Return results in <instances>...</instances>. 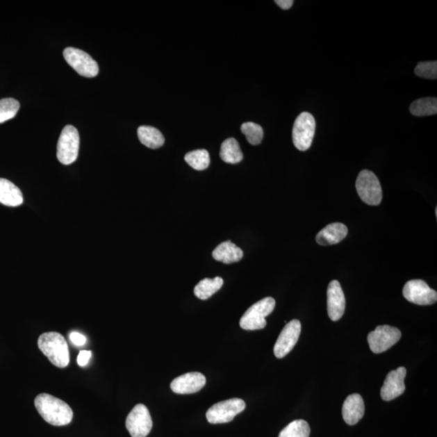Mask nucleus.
<instances>
[{
    "mask_svg": "<svg viewBox=\"0 0 437 437\" xmlns=\"http://www.w3.org/2000/svg\"><path fill=\"white\" fill-rule=\"evenodd\" d=\"M39 349L52 364L65 368L70 362V353L65 338L58 332H47L39 336Z\"/></svg>",
    "mask_w": 437,
    "mask_h": 437,
    "instance_id": "nucleus-2",
    "label": "nucleus"
},
{
    "mask_svg": "<svg viewBox=\"0 0 437 437\" xmlns=\"http://www.w3.org/2000/svg\"><path fill=\"white\" fill-rule=\"evenodd\" d=\"M185 160L191 168L198 171H203L208 168L210 156L207 150H195L188 152L185 156Z\"/></svg>",
    "mask_w": 437,
    "mask_h": 437,
    "instance_id": "nucleus-24",
    "label": "nucleus"
},
{
    "mask_svg": "<svg viewBox=\"0 0 437 437\" xmlns=\"http://www.w3.org/2000/svg\"><path fill=\"white\" fill-rule=\"evenodd\" d=\"M417 76L436 80L437 78V62H420L415 68Z\"/></svg>",
    "mask_w": 437,
    "mask_h": 437,
    "instance_id": "nucleus-28",
    "label": "nucleus"
},
{
    "mask_svg": "<svg viewBox=\"0 0 437 437\" xmlns=\"http://www.w3.org/2000/svg\"><path fill=\"white\" fill-rule=\"evenodd\" d=\"M346 299L340 282L333 281L327 289V311L331 320H340L345 312Z\"/></svg>",
    "mask_w": 437,
    "mask_h": 437,
    "instance_id": "nucleus-15",
    "label": "nucleus"
},
{
    "mask_svg": "<svg viewBox=\"0 0 437 437\" xmlns=\"http://www.w3.org/2000/svg\"><path fill=\"white\" fill-rule=\"evenodd\" d=\"M276 307V301L272 297H266L253 304L247 309L240 320V327L245 331L262 330L266 327V317Z\"/></svg>",
    "mask_w": 437,
    "mask_h": 437,
    "instance_id": "nucleus-3",
    "label": "nucleus"
},
{
    "mask_svg": "<svg viewBox=\"0 0 437 437\" xmlns=\"http://www.w3.org/2000/svg\"><path fill=\"white\" fill-rule=\"evenodd\" d=\"M245 401L240 399L220 402L210 407L206 416L210 424L229 423L245 409Z\"/></svg>",
    "mask_w": 437,
    "mask_h": 437,
    "instance_id": "nucleus-7",
    "label": "nucleus"
},
{
    "mask_svg": "<svg viewBox=\"0 0 437 437\" xmlns=\"http://www.w3.org/2000/svg\"><path fill=\"white\" fill-rule=\"evenodd\" d=\"M65 60L81 76L92 78L97 76L99 66L93 58L80 49L67 47L63 51Z\"/></svg>",
    "mask_w": 437,
    "mask_h": 437,
    "instance_id": "nucleus-9",
    "label": "nucleus"
},
{
    "mask_svg": "<svg viewBox=\"0 0 437 437\" xmlns=\"http://www.w3.org/2000/svg\"><path fill=\"white\" fill-rule=\"evenodd\" d=\"M206 377L202 373L192 372L185 373L171 382L170 388L176 394H195L202 390L206 385Z\"/></svg>",
    "mask_w": 437,
    "mask_h": 437,
    "instance_id": "nucleus-14",
    "label": "nucleus"
},
{
    "mask_svg": "<svg viewBox=\"0 0 437 437\" xmlns=\"http://www.w3.org/2000/svg\"><path fill=\"white\" fill-rule=\"evenodd\" d=\"M138 137L142 144L151 149H157L165 144V137L155 127L141 126L138 129Z\"/></svg>",
    "mask_w": 437,
    "mask_h": 437,
    "instance_id": "nucleus-20",
    "label": "nucleus"
},
{
    "mask_svg": "<svg viewBox=\"0 0 437 437\" xmlns=\"http://www.w3.org/2000/svg\"><path fill=\"white\" fill-rule=\"evenodd\" d=\"M401 337L402 333L399 329L383 325L368 333V342L371 351L375 354H380L395 345Z\"/></svg>",
    "mask_w": 437,
    "mask_h": 437,
    "instance_id": "nucleus-8",
    "label": "nucleus"
},
{
    "mask_svg": "<svg viewBox=\"0 0 437 437\" xmlns=\"http://www.w3.org/2000/svg\"><path fill=\"white\" fill-rule=\"evenodd\" d=\"M243 255L242 249L231 240L220 244L213 252L214 259L225 264L238 263L242 260Z\"/></svg>",
    "mask_w": 437,
    "mask_h": 437,
    "instance_id": "nucleus-18",
    "label": "nucleus"
},
{
    "mask_svg": "<svg viewBox=\"0 0 437 437\" xmlns=\"http://www.w3.org/2000/svg\"><path fill=\"white\" fill-rule=\"evenodd\" d=\"M220 156L228 164H238L243 160L242 151L240 149L238 142L234 138H229L223 142L220 147Z\"/></svg>",
    "mask_w": 437,
    "mask_h": 437,
    "instance_id": "nucleus-21",
    "label": "nucleus"
},
{
    "mask_svg": "<svg viewBox=\"0 0 437 437\" xmlns=\"http://www.w3.org/2000/svg\"><path fill=\"white\" fill-rule=\"evenodd\" d=\"M410 112L417 117L435 115L437 113V99L436 97H425L416 100L411 105Z\"/></svg>",
    "mask_w": 437,
    "mask_h": 437,
    "instance_id": "nucleus-23",
    "label": "nucleus"
},
{
    "mask_svg": "<svg viewBox=\"0 0 437 437\" xmlns=\"http://www.w3.org/2000/svg\"><path fill=\"white\" fill-rule=\"evenodd\" d=\"M406 370L399 367L396 370L388 373L384 384L381 389V397L384 401H391L401 396L406 390L405 377Z\"/></svg>",
    "mask_w": 437,
    "mask_h": 437,
    "instance_id": "nucleus-13",
    "label": "nucleus"
},
{
    "mask_svg": "<svg viewBox=\"0 0 437 437\" xmlns=\"http://www.w3.org/2000/svg\"><path fill=\"white\" fill-rule=\"evenodd\" d=\"M365 402L359 394L348 396L343 405V418L348 425H355L365 415Z\"/></svg>",
    "mask_w": 437,
    "mask_h": 437,
    "instance_id": "nucleus-16",
    "label": "nucleus"
},
{
    "mask_svg": "<svg viewBox=\"0 0 437 437\" xmlns=\"http://www.w3.org/2000/svg\"><path fill=\"white\" fill-rule=\"evenodd\" d=\"M92 356V352L90 351H81L79 353V356L77 357V363L80 366H85L88 365V361H90Z\"/></svg>",
    "mask_w": 437,
    "mask_h": 437,
    "instance_id": "nucleus-30",
    "label": "nucleus"
},
{
    "mask_svg": "<svg viewBox=\"0 0 437 437\" xmlns=\"http://www.w3.org/2000/svg\"><path fill=\"white\" fill-rule=\"evenodd\" d=\"M347 227L341 223L328 224L316 236V242L320 245H332L340 243L347 237Z\"/></svg>",
    "mask_w": 437,
    "mask_h": 437,
    "instance_id": "nucleus-17",
    "label": "nucleus"
},
{
    "mask_svg": "<svg viewBox=\"0 0 437 437\" xmlns=\"http://www.w3.org/2000/svg\"><path fill=\"white\" fill-rule=\"evenodd\" d=\"M224 281L222 278H206L201 281L194 289L196 297L200 299H208L222 288Z\"/></svg>",
    "mask_w": 437,
    "mask_h": 437,
    "instance_id": "nucleus-22",
    "label": "nucleus"
},
{
    "mask_svg": "<svg viewBox=\"0 0 437 437\" xmlns=\"http://www.w3.org/2000/svg\"><path fill=\"white\" fill-rule=\"evenodd\" d=\"M126 428L131 437H146L152 429L150 412L144 404L136 405L126 420Z\"/></svg>",
    "mask_w": 437,
    "mask_h": 437,
    "instance_id": "nucleus-10",
    "label": "nucleus"
},
{
    "mask_svg": "<svg viewBox=\"0 0 437 437\" xmlns=\"http://www.w3.org/2000/svg\"><path fill=\"white\" fill-rule=\"evenodd\" d=\"M293 3V0H277L276 1L278 6L283 10L291 8Z\"/></svg>",
    "mask_w": 437,
    "mask_h": 437,
    "instance_id": "nucleus-31",
    "label": "nucleus"
},
{
    "mask_svg": "<svg viewBox=\"0 0 437 437\" xmlns=\"http://www.w3.org/2000/svg\"><path fill=\"white\" fill-rule=\"evenodd\" d=\"M80 149V135L75 126L67 125L61 132L57 145V157L63 165L74 163Z\"/></svg>",
    "mask_w": 437,
    "mask_h": 437,
    "instance_id": "nucleus-4",
    "label": "nucleus"
},
{
    "mask_svg": "<svg viewBox=\"0 0 437 437\" xmlns=\"http://www.w3.org/2000/svg\"><path fill=\"white\" fill-rule=\"evenodd\" d=\"M302 332V324L297 319L287 323L279 335L274 347V354L279 359L286 357L299 340Z\"/></svg>",
    "mask_w": 437,
    "mask_h": 437,
    "instance_id": "nucleus-12",
    "label": "nucleus"
},
{
    "mask_svg": "<svg viewBox=\"0 0 437 437\" xmlns=\"http://www.w3.org/2000/svg\"><path fill=\"white\" fill-rule=\"evenodd\" d=\"M19 109V103L13 98L0 100V124L13 119Z\"/></svg>",
    "mask_w": 437,
    "mask_h": 437,
    "instance_id": "nucleus-27",
    "label": "nucleus"
},
{
    "mask_svg": "<svg viewBox=\"0 0 437 437\" xmlns=\"http://www.w3.org/2000/svg\"><path fill=\"white\" fill-rule=\"evenodd\" d=\"M311 427L303 420H294L286 427L279 434V437H308Z\"/></svg>",
    "mask_w": 437,
    "mask_h": 437,
    "instance_id": "nucleus-25",
    "label": "nucleus"
},
{
    "mask_svg": "<svg viewBox=\"0 0 437 437\" xmlns=\"http://www.w3.org/2000/svg\"><path fill=\"white\" fill-rule=\"evenodd\" d=\"M358 195L363 202L370 206L379 205L382 200V189L377 176L370 170H362L356 183Z\"/></svg>",
    "mask_w": 437,
    "mask_h": 437,
    "instance_id": "nucleus-5",
    "label": "nucleus"
},
{
    "mask_svg": "<svg viewBox=\"0 0 437 437\" xmlns=\"http://www.w3.org/2000/svg\"><path fill=\"white\" fill-rule=\"evenodd\" d=\"M24 202L23 195L12 181L0 179V204L8 207H18Z\"/></svg>",
    "mask_w": 437,
    "mask_h": 437,
    "instance_id": "nucleus-19",
    "label": "nucleus"
},
{
    "mask_svg": "<svg viewBox=\"0 0 437 437\" xmlns=\"http://www.w3.org/2000/svg\"><path fill=\"white\" fill-rule=\"evenodd\" d=\"M242 134L247 137L249 143L256 146L261 144L263 140L264 132L262 126L252 122H245L240 126Z\"/></svg>",
    "mask_w": 437,
    "mask_h": 437,
    "instance_id": "nucleus-26",
    "label": "nucleus"
},
{
    "mask_svg": "<svg viewBox=\"0 0 437 437\" xmlns=\"http://www.w3.org/2000/svg\"><path fill=\"white\" fill-rule=\"evenodd\" d=\"M38 413L47 423L53 426L69 424L73 418V411L65 401L51 395H38L34 400Z\"/></svg>",
    "mask_w": 437,
    "mask_h": 437,
    "instance_id": "nucleus-1",
    "label": "nucleus"
},
{
    "mask_svg": "<svg viewBox=\"0 0 437 437\" xmlns=\"http://www.w3.org/2000/svg\"><path fill=\"white\" fill-rule=\"evenodd\" d=\"M316 122L308 112H303L294 122L292 141L299 151H307L311 147L315 134Z\"/></svg>",
    "mask_w": 437,
    "mask_h": 437,
    "instance_id": "nucleus-6",
    "label": "nucleus"
},
{
    "mask_svg": "<svg viewBox=\"0 0 437 437\" xmlns=\"http://www.w3.org/2000/svg\"><path fill=\"white\" fill-rule=\"evenodd\" d=\"M70 340L74 343V345L81 347L85 345L86 343V338L81 335V333L78 332H72L70 333Z\"/></svg>",
    "mask_w": 437,
    "mask_h": 437,
    "instance_id": "nucleus-29",
    "label": "nucleus"
},
{
    "mask_svg": "<svg viewBox=\"0 0 437 437\" xmlns=\"http://www.w3.org/2000/svg\"><path fill=\"white\" fill-rule=\"evenodd\" d=\"M402 294L407 301L419 306H431L437 301V292L422 279L407 282Z\"/></svg>",
    "mask_w": 437,
    "mask_h": 437,
    "instance_id": "nucleus-11",
    "label": "nucleus"
}]
</instances>
